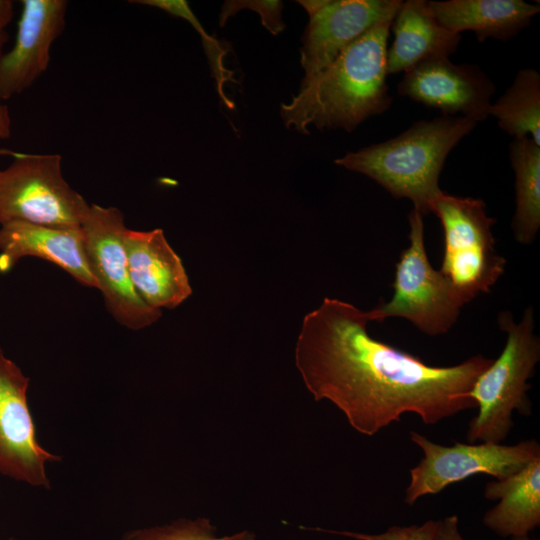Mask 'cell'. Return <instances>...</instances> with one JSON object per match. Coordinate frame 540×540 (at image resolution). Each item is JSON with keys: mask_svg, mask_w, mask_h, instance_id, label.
Here are the masks:
<instances>
[{"mask_svg": "<svg viewBox=\"0 0 540 540\" xmlns=\"http://www.w3.org/2000/svg\"><path fill=\"white\" fill-rule=\"evenodd\" d=\"M446 29L461 34L472 31L477 40L507 41L528 27L540 11L539 4L523 0H447L427 1Z\"/></svg>", "mask_w": 540, "mask_h": 540, "instance_id": "17", "label": "cell"}, {"mask_svg": "<svg viewBox=\"0 0 540 540\" xmlns=\"http://www.w3.org/2000/svg\"><path fill=\"white\" fill-rule=\"evenodd\" d=\"M8 34L5 29L0 28V59L3 55V46L7 42ZM11 121L6 106L0 99V138H7L11 133Z\"/></svg>", "mask_w": 540, "mask_h": 540, "instance_id": "26", "label": "cell"}, {"mask_svg": "<svg viewBox=\"0 0 540 540\" xmlns=\"http://www.w3.org/2000/svg\"><path fill=\"white\" fill-rule=\"evenodd\" d=\"M65 0H23L13 48L0 59V99L21 94L46 71L65 27Z\"/></svg>", "mask_w": 540, "mask_h": 540, "instance_id": "13", "label": "cell"}, {"mask_svg": "<svg viewBox=\"0 0 540 540\" xmlns=\"http://www.w3.org/2000/svg\"><path fill=\"white\" fill-rule=\"evenodd\" d=\"M511 540H533V539H530L527 535V536H520V537H512Z\"/></svg>", "mask_w": 540, "mask_h": 540, "instance_id": "29", "label": "cell"}, {"mask_svg": "<svg viewBox=\"0 0 540 540\" xmlns=\"http://www.w3.org/2000/svg\"><path fill=\"white\" fill-rule=\"evenodd\" d=\"M400 0H328L309 16L302 37L303 87L322 73L350 44L377 24L393 20Z\"/></svg>", "mask_w": 540, "mask_h": 540, "instance_id": "12", "label": "cell"}, {"mask_svg": "<svg viewBox=\"0 0 540 540\" xmlns=\"http://www.w3.org/2000/svg\"><path fill=\"white\" fill-rule=\"evenodd\" d=\"M6 540H12V539H11V538H9V539H6Z\"/></svg>", "mask_w": 540, "mask_h": 540, "instance_id": "30", "label": "cell"}, {"mask_svg": "<svg viewBox=\"0 0 540 540\" xmlns=\"http://www.w3.org/2000/svg\"><path fill=\"white\" fill-rule=\"evenodd\" d=\"M0 170V225L81 228L90 204L66 181L59 154H19Z\"/></svg>", "mask_w": 540, "mask_h": 540, "instance_id": "6", "label": "cell"}, {"mask_svg": "<svg viewBox=\"0 0 540 540\" xmlns=\"http://www.w3.org/2000/svg\"><path fill=\"white\" fill-rule=\"evenodd\" d=\"M516 138L529 137L540 145V74L533 68L517 72L512 84L491 103L489 116Z\"/></svg>", "mask_w": 540, "mask_h": 540, "instance_id": "20", "label": "cell"}, {"mask_svg": "<svg viewBox=\"0 0 540 540\" xmlns=\"http://www.w3.org/2000/svg\"><path fill=\"white\" fill-rule=\"evenodd\" d=\"M281 1L262 0H231L225 1L219 15V25L224 26L228 18L239 10L248 8L260 15L263 26L273 35H277L285 29V24L281 19Z\"/></svg>", "mask_w": 540, "mask_h": 540, "instance_id": "23", "label": "cell"}, {"mask_svg": "<svg viewBox=\"0 0 540 540\" xmlns=\"http://www.w3.org/2000/svg\"><path fill=\"white\" fill-rule=\"evenodd\" d=\"M125 250L132 284L152 309H174L192 288L181 258L168 243L162 229L126 230Z\"/></svg>", "mask_w": 540, "mask_h": 540, "instance_id": "14", "label": "cell"}, {"mask_svg": "<svg viewBox=\"0 0 540 540\" xmlns=\"http://www.w3.org/2000/svg\"><path fill=\"white\" fill-rule=\"evenodd\" d=\"M509 158L516 192L511 227L516 240L527 245L535 240L540 228V145L529 137L513 139Z\"/></svg>", "mask_w": 540, "mask_h": 540, "instance_id": "19", "label": "cell"}, {"mask_svg": "<svg viewBox=\"0 0 540 540\" xmlns=\"http://www.w3.org/2000/svg\"><path fill=\"white\" fill-rule=\"evenodd\" d=\"M19 154V152L6 149V148H0V156H12L15 157Z\"/></svg>", "mask_w": 540, "mask_h": 540, "instance_id": "28", "label": "cell"}, {"mask_svg": "<svg viewBox=\"0 0 540 540\" xmlns=\"http://www.w3.org/2000/svg\"><path fill=\"white\" fill-rule=\"evenodd\" d=\"M423 215L413 209L409 215V246L396 264L392 298L368 311L370 321L390 317L410 321L429 336L447 333L456 323L464 302L428 259L424 242Z\"/></svg>", "mask_w": 540, "mask_h": 540, "instance_id": "7", "label": "cell"}, {"mask_svg": "<svg viewBox=\"0 0 540 540\" xmlns=\"http://www.w3.org/2000/svg\"><path fill=\"white\" fill-rule=\"evenodd\" d=\"M429 210L444 231L441 274L464 304L489 293L504 273L506 260L495 249L491 227L496 220L487 215L484 201L441 191Z\"/></svg>", "mask_w": 540, "mask_h": 540, "instance_id": "5", "label": "cell"}, {"mask_svg": "<svg viewBox=\"0 0 540 540\" xmlns=\"http://www.w3.org/2000/svg\"><path fill=\"white\" fill-rule=\"evenodd\" d=\"M498 324L507 339L499 357L478 376L469 393L478 408L469 422L466 435L469 443H500L513 426V411L525 416L531 414L528 380L540 360L533 309L527 308L518 323L510 311H502Z\"/></svg>", "mask_w": 540, "mask_h": 540, "instance_id": "4", "label": "cell"}, {"mask_svg": "<svg viewBox=\"0 0 540 540\" xmlns=\"http://www.w3.org/2000/svg\"><path fill=\"white\" fill-rule=\"evenodd\" d=\"M484 497L500 500L483 517L487 528L501 537L527 536L540 525V457L504 479L488 482Z\"/></svg>", "mask_w": 540, "mask_h": 540, "instance_id": "18", "label": "cell"}, {"mask_svg": "<svg viewBox=\"0 0 540 540\" xmlns=\"http://www.w3.org/2000/svg\"><path fill=\"white\" fill-rule=\"evenodd\" d=\"M29 378L0 348V473L49 488L47 464L61 458L38 442L27 400Z\"/></svg>", "mask_w": 540, "mask_h": 540, "instance_id": "10", "label": "cell"}, {"mask_svg": "<svg viewBox=\"0 0 540 540\" xmlns=\"http://www.w3.org/2000/svg\"><path fill=\"white\" fill-rule=\"evenodd\" d=\"M307 11L308 15H312L326 5L328 0H303L297 1Z\"/></svg>", "mask_w": 540, "mask_h": 540, "instance_id": "27", "label": "cell"}, {"mask_svg": "<svg viewBox=\"0 0 540 540\" xmlns=\"http://www.w3.org/2000/svg\"><path fill=\"white\" fill-rule=\"evenodd\" d=\"M390 31L394 40L387 50L388 75L405 72L431 57H449L461 41V34L438 22L426 0L402 1Z\"/></svg>", "mask_w": 540, "mask_h": 540, "instance_id": "16", "label": "cell"}, {"mask_svg": "<svg viewBox=\"0 0 540 540\" xmlns=\"http://www.w3.org/2000/svg\"><path fill=\"white\" fill-rule=\"evenodd\" d=\"M81 229L90 272L111 316L130 330L154 324L162 312L149 307L132 284L124 242L127 227L121 210L90 204Z\"/></svg>", "mask_w": 540, "mask_h": 540, "instance_id": "9", "label": "cell"}, {"mask_svg": "<svg viewBox=\"0 0 540 540\" xmlns=\"http://www.w3.org/2000/svg\"><path fill=\"white\" fill-rule=\"evenodd\" d=\"M432 540H465L459 531L458 516L451 515L437 520Z\"/></svg>", "mask_w": 540, "mask_h": 540, "instance_id": "25", "label": "cell"}, {"mask_svg": "<svg viewBox=\"0 0 540 540\" xmlns=\"http://www.w3.org/2000/svg\"><path fill=\"white\" fill-rule=\"evenodd\" d=\"M496 87L477 66L454 64L449 57L425 59L404 72L400 95L439 110L442 115L463 116L480 122L489 116Z\"/></svg>", "mask_w": 540, "mask_h": 540, "instance_id": "11", "label": "cell"}, {"mask_svg": "<svg viewBox=\"0 0 540 540\" xmlns=\"http://www.w3.org/2000/svg\"><path fill=\"white\" fill-rule=\"evenodd\" d=\"M410 440L422 450L423 457L417 466L410 469V483L405 492V503L409 505L475 474L504 479L540 457V445L534 439L515 445L454 441L452 446H444L411 431Z\"/></svg>", "mask_w": 540, "mask_h": 540, "instance_id": "8", "label": "cell"}, {"mask_svg": "<svg viewBox=\"0 0 540 540\" xmlns=\"http://www.w3.org/2000/svg\"><path fill=\"white\" fill-rule=\"evenodd\" d=\"M435 526V520H428L422 525L392 526L380 534H364L325 529H321V531L343 535L357 540H432ZM316 530L320 531V528H317Z\"/></svg>", "mask_w": 540, "mask_h": 540, "instance_id": "24", "label": "cell"}, {"mask_svg": "<svg viewBox=\"0 0 540 540\" xmlns=\"http://www.w3.org/2000/svg\"><path fill=\"white\" fill-rule=\"evenodd\" d=\"M476 124L463 116L420 120L394 138L349 152L334 162L366 175L395 198L411 200L413 209L425 216L442 191L439 177L446 158Z\"/></svg>", "mask_w": 540, "mask_h": 540, "instance_id": "3", "label": "cell"}, {"mask_svg": "<svg viewBox=\"0 0 540 540\" xmlns=\"http://www.w3.org/2000/svg\"><path fill=\"white\" fill-rule=\"evenodd\" d=\"M392 20L383 21L352 44L315 79L282 103L280 115L288 128L308 134L319 130H355L392 104L386 82L388 38Z\"/></svg>", "mask_w": 540, "mask_h": 540, "instance_id": "2", "label": "cell"}, {"mask_svg": "<svg viewBox=\"0 0 540 540\" xmlns=\"http://www.w3.org/2000/svg\"><path fill=\"white\" fill-rule=\"evenodd\" d=\"M24 257L55 264L82 286L97 289L88 266L81 228L25 222L0 225V272H8Z\"/></svg>", "mask_w": 540, "mask_h": 540, "instance_id": "15", "label": "cell"}, {"mask_svg": "<svg viewBox=\"0 0 540 540\" xmlns=\"http://www.w3.org/2000/svg\"><path fill=\"white\" fill-rule=\"evenodd\" d=\"M182 19L188 21L193 28L200 34L205 53L208 58V62L211 67L213 76L215 77L218 93L223 100L224 104L232 109L233 103L225 96L223 91V85L226 81L233 80L232 72L228 71L223 65V57L225 51L220 46V43L209 34L206 33L196 16L192 12L191 8L187 9Z\"/></svg>", "mask_w": 540, "mask_h": 540, "instance_id": "22", "label": "cell"}, {"mask_svg": "<svg viewBox=\"0 0 540 540\" xmlns=\"http://www.w3.org/2000/svg\"><path fill=\"white\" fill-rule=\"evenodd\" d=\"M368 322V311L335 298L304 316L295 363L316 401L332 402L367 436L406 413L434 425L476 408L469 393L494 359L478 354L457 365L431 366L372 338Z\"/></svg>", "mask_w": 540, "mask_h": 540, "instance_id": "1", "label": "cell"}, {"mask_svg": "<svg viewBox=\"0 0 540 540\" xmlns=\"http://www.w3.org/2000/svg\"><path fill=\"white\" fill-rule=\"evenodd\" d=\"M247 530L219 536L206 518L178 519L170 524L138 528L126 532L122 540H254Z\"/></svg>", "mask_w": 540, "mask_h": 540, "instance_id": "21", "label": "cell"}]
</instances>
